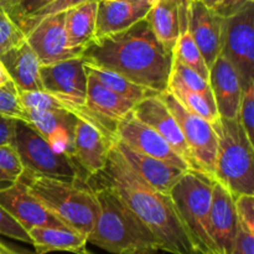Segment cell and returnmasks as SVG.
Segmentation results:
<instances>
[{
  "label": "cell",
  "mask_w": 254,
  "mask_h": 254,
  "mask_svg": "<svg viewBox=\"0 0 254 254\" xmlns=\"http://www.w3.org/2000/svg\"><path fill=\"white\" fill-rule=\"evenodd\" d=\"M89 179L109 186L121 196L155 237L159 250L170 254H200L170 196L149 186L127 164L114 145L106 166Z\"/></svg>",
  "instance_id": "cell-1"
},
{
  "label": "cell",
  "mask_w": 254,
  "mask_h": 254,
  "mask_svg": "<svg viewBox=\"0 0 254 254\" xmlns=\"http://www.w3.org/2000/svg\"><path fill=\"white\" fill-rule=\"evenodd\" d=\"M81 56L86 64L111 69L158 93L168 89L173 51L159 41L146 19L121 32L94 39Z\"/></svg>",
  "instance_id": "cell-2"
},
{
  "label": "cell",
  "mask_w": 254,
  "mask_h": 254,
  "mask_svg": "<svg viewBox=\"0 0 254 254\" xmlns=\"http://www.w3.org/2000/svg\"><path fill=\"white\" fill-rule=\"evenodd\" d=\"M99 212L88 243L113 254H158L155 237L109 186L88 179Z\"/></svg>",
  "instance_id": "cell-3"
},
{
  "label": "cell",
  "mask_w": 254,
  "mask_h": 254,
  "mask_svg": "<svg viewBox=\"0 0 254 254\" xmlns=\"http://www.w3.org/2000/svg\"><path fill=\"white\" fill-rule=\"evenodd\" d=\"M19 179L67 227L88 237L99 212L96 195L88 183H73L26 171Z\"/></svg>",
  "instance_id": "cell-4"
},
{
  "label": "cell",
  "mask_w": 254,
  "mask_h": 254,
  "mask_svg": "<svg viewBox=\"0 0 254 254\" xmlns=\"http://www.w3.org/2000/svg\"><path fill=\"white\" fill-rule=\"evenodd\" d=\"M212 126L217 135L213 179L222 184L233 197L254 195L253 141L238 118L218 117Z\"/></svg>",
  "instance_id": "cell-5"
},
{
  "label": "cell",
  "mask_w": 254,
  "mask_h": 254,
  "mask_svg": "<svg viewBox=\"0 0 254 254\" xmlns=\"http://www.w3.org/2000/svg\"><path fill=\"white\" fill-rule=\"evenodd\" d=\"M215 179L200 170H186L174 184L169 196L200 254H216L211 241V202Z\"/></svg>",
  "instance_id": "cell-6"
},
{
  "label": "cell",
  "mask_w": 254,
  "mask_h": 254,
  "mask_svg": "<svg viewBox=\"0 0 254 254\" xmlns=\"http://www.w3.org/2000/svg\"><path fill=\"white\" fill-rule=\"evenodd\" d=\"M12 146L26 173L73 183H88V178L73 159L52 148L27 122L15 119Z\"/></svg>",
  "instance_id": "cell-7"
},
{
  "label": "cell",
  "mask_w": 254,
  "mask_h": 254,
  "mask_svg": "<svg viewBox=\"0 0 254 254\" xmlns=\"http://www.w3.org/2000/svg\"><path fill=\"white\" fill-rule=\"evenodd\" d=\"M40 78L44 91L61 99L68 106L71 113L78 118L86 119L108 135L109 133L103 123L86 107L88 77L82 56L41 66Z\"/></svg>",
  "instance_id": "cell-8"
},
{
  "label": "cell",
  "mask_w": 254,
  "mask_h": 254,
  "mask_svg": "<svg viewBox=\"0 0 254 254\" xmlns=\"http://www.w3.org/2000/svg\"><path fill=\"white\" fill-rule=\"evenodd\" d=\"M220 55L236 69L242 89L254 83V1L223 19Z\"/></svg>",
  "instance_id": "cell-9"
},
{
  "label": "cell",
  "mask_w": 254,
  "mask_h": 254,
  "mask_svg": "<svg viewBox=\"0 0 254 254\" xmlns=\"http://www.w3.org/2000/svg\"><path fill=\"white\" fill-rule=\"evenodd\" d=\"M160 97L178 121L186 144L198 168L213 178L216 151H217V135L212 123L188 111L168 89L161 92Z\"/></svg>",
  "instance_id": "cell-10"
},
{
  "label": "cell",
  "mask_w": 254,
  "mask_h": 254,
  "mask_svg": "<svg viewBox=\"0 0 254 254\" xmlns=\"http://www.w3.org/2000/svg\"><path fill=\"white\" fill-rule=\"evenodd\" d=\"M0 205L27 232L34 227H67L20 179L5 188H0Z\"/></svg>",
  "instance_id": "cell-11"
},
{
  "label": "cell",
  "mask_w": 254,
  "mask_h": 254,
  "mask_svg": "<svg viewBox=\"0 0 254 254\" xmlns=\"http://www.w3.org/2000/svg\"><path fill=\"white\" fill-rule=\"evenodd\" d=\"M114 138L140 153L160 159L183 170H190L185 160L171 148L170 144L151 127L139 121L133 111L117 124Z\"/></svg>",
  "instance_id": "cell-12"
},
{
  "label": "cell",
  "mask_w": 254,
  "mask_h": 254,
  "mask_svg": "<svg viewBox=\"0 0 254 254\" xmlns=\"http://www.w3.org/2000/svg\"><path fill=\"white\" fill-rule=\"evenodd\" d=\"M133 114L139 121L148 124L154 130L158 131L170 144L171 148L185 160L190 170L202 171L196 164L195 159L186 144L178 121L169 111L168 106L164 103L160 93L138 102L134 107Z\"/></svg>",
  "instance_id": "cell-13"
},
{
  "label": "cell",
  "mask_w": 254,
  "mask_h": 254,
  "mask_svg": "<svg viewBox=\"0 0 254 254\" xmlns=\"http://www.w3.org/2000/svg\"><path fill=\"white\" fill-rule=\"evenodd\" d=\"M26 41L36 54L41 66L81 56L69 49L64 29V12L40 20L26 34Z\"/></svg>",
  "instance_id": "cell-14"
},
{
  "label": "cell",
  "mask_w": 254,
  "mask_h": 254,
  "mask_svg": "<svg viewBox=\"0 0 254 254\" xmlns=\"http://www.w3.org/2000/svg\"><path fill=\"white\" fill-rule=\"evenodd\" d=\"M114 138L77 117L73 133V160L87 178L97 175L106 166Z\"/></svg>",
  "instance_id": "cell-15"
},
{
  "label": "cell",
  "mask_w": 254,
  "mask_h": 254,
  "mask_svg": "<svg viewBox=\"0 0 254 254\" xmlns=\"http://www.w3.org/2000/svg\"><path fill=\"white\" fill-rule=\"evenodd\" d=\"M223 19L225 17L216 14L203 4L202 0L189 1L188 30L202 54L208 68L221 54Z\"/></svg>",
  "instance_id": "cell-16"
},
{
  "label": "cell",
  "mask_w": 254,
  "mask_h": 254,
  "mask_svg": "<svg viewBox=\"0 0 254 254\" xmlns=\"http://www.w3.org/2000/svg\"><path fill=\"white\" fill-rule=\"evenodd\" d=\"M237 226L235 197L222 184L215 180L208 231L216 254H231Z\"/></svg>",
  "instance_id": "cell-17"
},
{
  "label": "cell",
  "mask_w": 254,
  "mask_h": 254,
  "mask_svg": "<svg viewBox=\"0 0 254 254\" xmlns=\"http://www.w3.org/2000/svg\"><path fill=\"white\" fill-rule=\"evenodd\" d=\"M113 145L119 151L129 166L153 189L169 195L174 184L181 178L186 170L171 165L160 159L153 158L130 148L123 141L114 138Z\"/></svg>",
  "instance_id": "cell-18"
},
{
  "label": "cell",
  "mask_w": 254,
  "mask_h": 254,
  "mask_svg": "<svg viewBox=\"0 0 254 254\" xmlns=\"http://www.w3.org/2000/svg\"><path fill=\"white\" fill-rule=\"evenodd\" d=\"M154 0H98L96 39L121 32L146 17Z\"/></svg>",
  "instance_id": "cell-19"
},
{
  "label": "cell",
  "mask_w": 254,
  "mask_h": 254,
  "mask_svg": "<svg viewBox=\"0 0 254 254\" xmlns=\"http://www.w3.org/2000/svg\"><path fill=\"white\" fill-rule=\"evenodd\" d=\"M25 111L27 123L31 124L52 148L73 159V133L77 116L67 111Z\"/></svg>",
  "instance_id": "cell-20"
},
{
  "label": "cell",
  "mask_w": 254,
  "mask_h": 254,
  "mask_svg": "<svg viewBox=\"0 0 254 254\" xmlns=\"http://www.w3.org/2000/svg\"><path fill=\"white\" fill-rule=\"evenodd\" d=\"M208 83L218 117L227 119L237 118L242 87L236 69L222 55H220L210 67Z\"/></svg>",
  "instance_id": "cell-21"
},
{
  "label": "cell",
  "mask_w": 254,
  "mask_h": 254,
  "mask_svg": "<svg viewBox=\"0 0 254 254\" xmlns=\"http://www.w3.org/2000/svg\"><path fill=\"white\" fill-rule=\"evenodd\" d=\"M87 109L101 119L102 123L114 135L117 124L133 111L136 103L104 87L89 72H87Z\"/></svg>",
  "instance_id": "cell-22"
},
{
  "label": "cell",
  "mask_w": 254,
  "mask_h": 254,
  "mask_svg": "<svg viewBox=\"0 0 254 254\" xmlns=\"http://www.w3.org/2000/svg\"><path fill=\"white\" fill-rule=\"evenodd\" d=\"M190 0H154L146 15L151 30L159 41L173 51L181 31L188 29V11Z\"/></svg>",
  "instance_id": "cell-23"
},
{
  "label": "cell",
  "mask_w": 254,
  "mask_h": 254,
  "mask_svg": "<svg viewBox=\"0 0 254 254\" xmlns=\"http://www.w3.org/2000/svg\"><path fill=\"white\" fill-rule=\"evenodd\" d=\"M0 61L16 86L17 93L21 91L44 89L40 78L41 64L26 40L19 46L2 54L0 56Z\"/></svg>",
  "instance_id": "cell-24"
},
{
  "label": "cell",
  "mask_w": 254,
  "mask_h": 254,
  "mask_svg": "<svg viewBox=\"0 0 254 254\" xmlns=\"http://www.w3.org/2000/svg\"><path fill=\"white\" fill-rule=\"evenodd\" d=\"M97 7L98 0H87L64 11V29L68 46L81 55L96 39Z\"/></svg>",
  "instance_id": "cell-25"
},
{
  "label": "cell",
  "mask_w": 254,
  "mask_h": 254,
  "mask_svg": "<svg viewBox=\"0 0 254 254\" xmlns=\"http://www.w3.org/2000/svg\"><path fill=\"white\" fill-rule=\"evenodd\" d=\"M31 246L36 254L71 252L79 254L86 251L88 237L69 227H34L29 230Z\"/></svg>",
  "instance_id": "cell-26"
},
{
  "label": "cell",
  "mask_w": 254,
  "mask_h": 254,
  "mask_svg": "<svg viewBox=\"0 0 254 254\" xmlns=\"http://www.w3.org/2000/svg\"><path fill=\"white\" fill-rule=\"evenodd\" d=\"M84 66H86V71L89 72L92 76L96 77L104 87L113 91L114 93L124 97V98L135 102V103L148 98V97L159 94L158 92L146 88V87L139 86V84L129 81L124 76L114 71H111V69L86 64V62H84Z\"/></svg>",
  "instance_id": "cell-27"
},
{
  "label": "cell",
  "mask_w": 254,
  "mask_h": 254,
  "mask_svg": "<svg viewBox=\"0 0 254 254\" xmlns=\"http://www.w3.org/2000/svg\"><path fill=\"white\" fill-rule=\"evenodd\" d=\"M168 91L171 92L174 97L185 107L188 111L202 117L210 123H215L216 119L218 118L217 109L215 104L210 103L205 97L196 92L191 91L188 87L184 86L181 82H179L175 77L170 76L169 79Z\"/></svg>",
  "instance_id": "cell-28"
},
{
  "label": "cell",
  "mask_w": 254,
  "mask_h": 254,
  "mask_svg": "<svg viewBox=\"0 0 254 254\" xmlns=\"http://www.w3.org/2000/svg\"><path fill=\"white\" fill-rule=\"evenodd\" d=\"M173 56L179 62L197 72L203 79L208 81L210 68L206 64L202 54L200 52L197 45L195 44L188 29L181 31L180 35H179L178 41H176L173 50Z\"/></svg>",
  "instance_id": "cell-29"
},
{
  "label": "cell",
  "mask_w": 254,
  "mask_h": 254,
  "mask_svg": "<svg viewBox=\"0 0 254 254\" xmlns=\"http://www.w3.org/2000/svg\"><path fill=\"white\" fill-rule=\"evenodd\" d=\"M170 76L175 77L179 82L184 84L185 87H188L191 91L196 92V93L201 94L202 97H205L210 103L215 104L213 101L212 92H211V87L208 81L203 79L197 72H195L193 69H191L190 67L185 66L184 64L179 62L178 60H173V67H171V74ZM216 106V104H215Z\"/></svg>",
  "instance_id": "cell-30"
},
{
  "label": "cell",
  "mask_w": 254,
  "mask_h": 254,
  "mask_svg": "<svg viewBox=\"0 0 254 254\" xmlns=\"http://www.w3.org/2000/svg\"><path fill=\"white\" fill-rule=\"evenodd\" d=\"M19 98L25 109L37 111H68V106L46 91H21Z\"/></svg>",
  "instance_id": "cell-31"
},
{
  "label": "cell",
  "mask_w": 254,
  "mask_h": 254,
  "mask_svg": "<svg viewBox=\"0 0 254 254\" xmlns=\"http://www.w3.org/2000/svg\"><path fill=\"white\" fill-rule=\"evenodd\" d=\"M25 40V32L0 5V56L9 50L19 46Z\"/></svg>",
  "instance_id": "cell-32"
},
{
  "label": "cell",
  "mask_w": 254,
  "mask_h": 254,
  "mask_svg": "<svg viewBox=\"0 0 254 254\" xmlns=\"http://www.w3.org/2000/svg\"><path fill=\"white\" fill-rule=\"evenodd\" d=\"M87 1V0H51L49 4L45 5L40 10L35 11L34 14L30 15L29 17L24 20L21 24L19 25L20 29L25 32V35L40 21V20L45 19V17L50 16V15L60 14V12H64L67 10L72 9V7L77 6V5L82 4V2Z\"/></svg>",
  "instance_id": "cell-33"
},
{
  "label": "cell",
  "mask_w": 254,
  "mask_h": 254,
  "mask_svg": "<svg viewBox=\"0 0 254 254\" xmlns=\"http://www.w3.org/2000/svg\"><path fill=\"white\" fill-rule=\"evenodd\" d=\"M238 121L241 126L245 129L246 134L250 138L251 141H253V133H254V83L250 84L242 89L241 94L240 108H238Z\"/></svg>",
  "instance_id": "cell-34"
},
{
  "label": "cell",
  "mask_w": 254,
  "mask_h": 254,
  "mask_svg": "<svg viewBox=\"0 0 254 254\" xmlns=\"http://www.w3.org/2000/svg\"><path fill=\"white\" fill-rule=\"evenodd\" d=\"M51 0H7L1 6L9 14V16L17 25H20L26 17L44 7Z\"/></svg>",
  "instance_id": "cell-35"
},
{
  "label": "cell",
  "mask_w": 254,
  "mask_h": 254,
  "mask_svg": "<svg viewBox=\"0 0 254 254\" xmlns=\"http://www.w3.org/2000/svg\"><path fill=\"white\" fill-rule=\"evenodd\" d=\"M0 116L26 122V111L20 102L19 94L0 87Z\"/></svg>",
  "instance_id": "cell-36"
},
{
  "label": "cell",
  "mask_w": 254,
  "mask_h": 254,
  "mask_svg": "<svg viewBox=\"0 0 254 254\" xmlns=\"http://www.w3.org/2000/svg\"><path fill=\"white\" fill-rule=\"evenodd\" d=\"M0 235L31 245V237L27 230H25L1 205H0Z\"/></svg>",
  "instance_id": "cell-37"
},
{
  "label": "cell",
  "mask_w": 254,
  "mask_h": 254,
  "mask_svg": "<svg viewBox=\"0 0 254 254\" xmlns=\"http://www.w3.org/2000/svg\"><path fill=\"white\" fill-rule=\"evenodd\" d=\"M0 170L14 179H19L24 173V168L12 145H0Z\"/></svg>",
  "instance_id": "cell-38"
},
{
  "label": "cell",
  "mask_w": 254,
  "mask_h": 254,
  "mask_svg": "<svg viewBox=\"0 0 254 254\" xmlns=\"http://www.w3.org/2000/svg\"><path fill=\"white\" fill-rule=\"evenodd\" d=\"M235 206L238 223L254 232V195L236 196Z\"/></svg>",
  "instance_id": "cell-39"
},
{
  "label": "cell",
  "mask_w": 254,
  "mask_h": 254,
  "mask_svg": "<svg viewBox=\"0 0 254 254\" xmlns=\"http://www.w3.org/2000/svg\"><path fill=\"white\" fill-rule=\"evenodd\" d=\"M231 254H254V232L245 226H237L235 243Z\"/></svg>",
  "instance_id": "cell-40"
},
{
  "label": "cell",
  "mask_w": 254,
  "mask_h": 254,
  "mask_svg": "<svg viewBox=\"0 0 254 254\" xmlns=\"http://www.w3.org/2000/svg\"><path fill=\"white\" fill-rule=\"evenodd\" d=\"M212 11L222 17H227L242 9L250 0H202Z\"/></svg>",
  "instance_id": "cell-41"
},
{
  "label": "cell",
  "mask_w": 254,
  "mask_h": 254,
  "mask_svg": "<svg viewBox=\"0 0 254 254\" xmlns=\"http://www.w3.org/2000/svg\"><path fill=\"white\" fill-rule=\"evenodd\" d=\"M15 119L0 116V145H12Z\"/></svg>",
  "instance_id": "cell-42"
},
{
  "label": "cell",
  "mask_w": 254,
  "mask_h": 254,
  "mask_svg": "<svg viewBox=\"0 0 254 254\" xmlns=\"http://www.w3.org/2000/svg\"><path fill=\"white\" fill-rule=\"evenodd\" d=\"M0 87H4V88H7V89H10V91L17 93L16 86L14 84L11 77L9 76V73H7V71L5 69L4 64H2L1 61H0Z\"/></svg>",
  "instance_id": "cell-43"
},
{
  "label": "cell",
  "mask_w": 254,
  "mask_h": 254,
  "mask_svg": "<svg viewBox=\"0 0 254 254\" xmlns=\"http://www.w3.org/2000/svg\"><path fill=\"white\" fill-rule=\"evenodd\" d=\"M15 180H16V179L11 178L10 175L5 174L4 171L0 170V188H5V186H7V185H10V184L14 183Z\"/></svg>",
  "instance_id": "cell-44"
},
{
  "label": "cell",
  "mask_w": 254,
  "mask_h": 254,
  "mask_svg": "<svg viewBox=\"0 0 254 254\" xmlns=\"http://www.w3.org/2000/svg\"><path fill=\"white\" fill-rule=\"evenodd\" d=\"M0 254H24V253L17 252V251L14 250V248L9 247V246H6L5 243L0 242Z\"/></svg>",
  "instance_id": "cell-45"
},
{
  "label": "cell",
  "mask_w": 254,
  "mask_h": 254,
  "mask_svg": "<svg viewBox=\"0 0 254 254\" xmlns=\"http://www.w3.org/2000/svg\"><path fill=\"white\" fill-rule=\"evenodd\" d=\"M79 254H93V253H91V252H88V251H83V252H82V253H79Z\"/></svg>",
  "instance_id": "cell-46"
},
{
  "label": "cell",
  "mask_w": 254,
  "mask_h": 254,
  "mask_svg": "<svg viewBox=\"0 0 254 254\" xmlns=\"http://www.w3.org/2000/svg\"><path fill=\"white\" fill-rule=\"evenodd\" d=\"M6 1H7V0H0V5H4Z\"/></svg>",
  "instance_id": "cell-47"
},
{
  "label": "cell",
  "mask_w": 254,
  "mask_h": 254,
  "mask_svg": "<svg viewBox=\"0 0 254 254\" xmlns=\"http://www.w3.org/2000/svg\"><path fill=\"white\" fill-rule=\"evenodd\" d=\"M250 1H254V0H250Z\"/></svg>",
  "instance_id": "cell-48"
}]
</instances>
